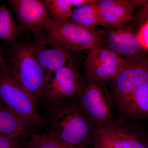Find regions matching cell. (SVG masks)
<instances>
[{
    "label": "cell",
    "mask_w": 148,
    "mask_h": 148,
    "mask_svg": "<svg viewBox=\"0 0 148 148\" xmlns=\"http://www.w3.org/2000/svg\"><path fill=\"white\" fill-rule=\"evenodd\" d=\"M64 101L53 108L51 118V129L48 133L57 140L85 146L90 139L92 125L76 102Z\"/></svg>",
    "instance_id": "obj_1"
},
{
    "label": "cell",
    "mask_w": 148,
    "mask_h": 148,
    "mask_svg": "<svg viewBox=\"0 0 148 148\" xmlns=\"http://www.w3.org/2000/svg\"><path fill=\"white\" fill-rule=\"evenodd\" d=\"M7 56L15 78L36 102L41 100L47 71L36 58L32 43L17 41L10 45Z\"/></svg>",
    "instance_id": "obj_2"
},
{
    "label": "cell",
    "mask_w": 148,
    "mask_h": 148,
    "mask_svg": "<svg viewBox=\"0 0 148 148\" xmlns=\"http://www.w3.org/2000/svg\"><path fill=\"white\" fill-rule=\"evenodd\" d=\"M0 102L18 114L30 127L39 128L44 125L36 101L15 78L5 61L0 66Z\"/></svg>",
    "instance_id": "obj_3"
},
{
    "label": "cell",
    "mask_w": 148,
    "mask_h": 148,
    "mask_svg": "<svg viewBox=\"0 0 148 148\" xmlns=\"http://www.w3.org/2000/svg\"><path fill=\"white\" fill-rule=\"evenodd\" d=\"M77 102L93 129L110 126L114 123L113 100L102 82H83Z\"/></svg>",
    "instance_id": "obj_4"
},
{
    "label": "cell",
    "mask_w": 148,
    "mask_h": 148,
    "mask_svg": "<svg viewBox=\"0 0 148 148\" xmlns=\"http://www.w3.org/2000/svg\"><path fill=\"white\" fill-rule=\"evenodd\" d=\"M44 32L67 50L76 51L101 47L104 31L51 18Z\"/></svg>",
    "instance_id": "obj_5"
},
{
    "label": "cell",
    "mask_w": 148,
    "mask_h": 148,
    "mask_svg": "<svg viewBox=\"0 0 148 148\" xmlns=\"http://www.w3.org/2000/svg\"><path fill=\"white\" fill-rule=\"evenodd\" d=\"M83 82L73 64L47 71L41 100L51 110L79 93Z\"/></svg>",
    "instance_id": "obj_6"
},
{
    "label": "cell",
    "mask_w": 148,
    "mask_h": 148,
    "mask_svg": "<svg viewBox=\"0 0 148 148\" xmlns=\"http://www.w3.org/2000/svg\"><path fill=\"white\" fill-rule=\"evenodd\" d=\"M126 61L127 59L105 48L91 49L85 58V79L91 82L113 80Z\"/></svg>",
    "instance_id": "obj_7"
},
{
    "label": "cell",
    "mask_w": 148,
    "mask_h": 148,
    "mask_svg": "<svg viewBox=\"0 0 148 148\" xmlns=\"http://www.w3.org/2000/svg\"><path fill=\"white\" fill-rule=\"evenodd\" d=\"M7 3L16 15L21 31L34 35L44 32L51 18L45 1L9 0Z\"/></svg>",
    "instance_id": "obj_8"
},
{
    "label": "cell",
    "mask_w": 148,
    "mask_h": 148,
    "mask_svg": "<svg viewBox=\"0 0 148 148\" xmlns=\"http://www.w3.org/2000/svg\"><path fill=\"white\" fill-rule=\"evenodd\" d=\"M32 50L39 63L46 71L57 70L73 64L67 50L45 32L34 35Z\"/></svg>",
    "instance_id": "obj_9"
},
{
    "label": "cell",
    "mask_w": 148,
    "mask_h": 148,
    "mask_svg": "<svg viewBox=\"0 0 148 148\" xmlns=\"http://www.w3.org/2000/svg\"><path fill=\"white\" fill-rule=\"evenodd\" d=\"M114 101L125 98L148 81V61L144 57L127 59L126 64L113 80Z\"/></svg>",
    "instance_id": "obj_10"
},
{
    "label": "cell",
    "mask_w": 148,
    "mask_h": 148,
    "mask_svg": "<svg viewBox=\"0 0 148 148\" xmlns=\"http://www.w3.org/2000/svg\"><path fill=\"white\" fill-rule=\"evenodd\" d=\"M147 0H99L97 2L101 26L105 29H116L132 21L136 10L147 3Z\"/></svg>",
    "instance_id": "obj_11"
},
{
    "label": "cell",
    "mask_w": 148,
    "mask_h": 148,
    "mask_svg": "<svg viewBox=\"0 0 148 148\" xmlns=\"http://www.w3.org/2000/svg\"><path fill=\"white\" fill-rule=\"evenodd\" d=\"M101 47L113 51L125 59L143 57L138 32L129 26L105 29Z\"/></svg>",
    "instance_id": "obj_12"
},
{
    "label": "cell",
    "mask_w": 148,
    "mask_h": 148,
    "mask_svg": "<svg viewBox=\"0 0 148 148\" xmlns=\"http://www.w3.org/2000/svg\"><path fill=\"white\" fill-rule=\"evenodd\" d=\"M105 128L117 148H148V139L145 132L132 121L118 120Z\"/></svg>",
    "instance_id": "obj_13"
},
{
    "label": "cell",
    "mask_w": 148,
    "mask_h": 148,
    "mask_svg": "<svg viewBox=\"0 0 148 148\" xmlns=\"http://www.w3.org/2000/svg\"><path fill=\"white\" fill-rule=\"evenodd\" d=\"M114 101L127 119L148 118V81L127 97Z\"/></svg>",
    "instance_id": "obj_14"
},
{
    "label": "cell",
    "mask_w": 148,
    "mask_h": 148,
    "mask_svg": "<svg viewBox=\"0 0 148 148\" xmlns=\"http://www.w3.org/2000/svg\"><path fill=\"white\" fill-rule=\"evenodd\" d=\"M32 134L31 127L21 116L0 102V135L20 136L25 139Z\"/></svg>",
    "instance_id": "obj_15"
},
{
    "label": "cell",
    "mask_w": 148,
    "mask_h": 148,
    "mask_svg": "<svg viewBox=\"0 0 148 148\" xmlns=\"http://www.w3.org/2000/svg\"><path fill=\"white\" fill-rule=\"evenodd\" d=\"M67 21L88 29H97L98 26H101L97 3L88 4L73 9L71 15Z\"/></svg>",
    "instance_id": "obj_16"
},
{
    "label": "cell",
    "mask_w": 148,
    "mask_h": 148,
    "mask_svg": "<svg viewBox=\"0 0 148 148\" xmlns=\"http://www.w3.org/2000/svg\"><path fill=\"white\" fill-rule=\"evenodd\" d=\"M21 31L9 10L5 5L0 6V38L12 44L18 41Z\"/></svg>",
    "instance_id": "obj_17"
},
{
    "label": "cell",
    "mask_w": 148,
    "mask_h": 148,
    "mask_svg": "<svg viewBox=\"0 0 148 148\" xmlns=\"http://www.w3.org/2000/svg\"><path fill=\"white\" fill-rule=\"evenodd\" d=\"M27 142V148H86L85 146L75 145L61 142L53 138L48 132L32 134Z\"/></svg>",
    "instance_id": "obj_18"
},
{
    "label": "cell",
    "mask_w": 148,
    "mask_h": 148,
    "mask_svg": "<svg viewBox=\"0 0 148 148\" xmlns=\"http://www.w3.org/2000/svg\"><path fill=\"white\" fill-rule=\"evenodd\" d=\"M49 14L56 21H67L73 9L68 0H45Z\"/></svg>",
    "instance_id": "obj_19"
},
{
    "label": "cell",
    "mask_w": 148,
    "mask_h": 148,
    "mask_svg": "<svg viewBox=\"0 0 148 148\" xmlns=\"http://www.w3.org/2000/svg\"><path fill=\"white\" fill-rule=\"evenodd\" d=\"M90 139L94 148H117L112 142L105 128L93 129Z\"/></svg>",
    "instance_id": "obj_20"
},
{
    "label": "cell",
    "mask_w": 148,
    "mask_h": 148,
    "mask_svg": "<svg viewBox=\"0 0 148 148\" xmlns=\"http://www.w3.org/2000/svg\"><path fill=\"white\" fill-rule=\"evenodd\" d=\"M27 143L26 139L21 136L0 135V148H23Z\"/></svg>",
    "instance_id": "obj_21"
},
{
    "label": "cell",
    "mask_w": 148,
    "mask_h": 148,
    "mask_svg": "<svg viewBox=\"0 0 148 148\" xmlns=\"http://www.w3.org/2000/svg\"><path fill=\"white\" fill-rule=\"evenodd\" d=\"M132 21L140 28L148 21V2L138 9Z\"/></svg>",
    "instance_id": "obj_22"
},
{
    "label": "cell",
    "mask_w": 148,
    "mask_h": 148,
    "mask_svg": "<svg viewBox=\"0 0 148 148\" xmlns=\"http://www.w3.org/2000/svg\"><path fill=\"white\" fill-rule=\"evenodd\" d=\"M138 35L142 46L148 49V21L140 27Z\"/></svg>",
    "instance_id": "obj_23"
},
{
    "label": "cell",
    "mask_w": 148,
    "mask_h": 148,
    "mask_svg": "<svg viewBox=\"0 0 148 148\" xmlns=\"http://www.w3.org/2000/svg\"><path fill=\"white\" fill-rule=\"evenodd\" d=\"M98 0H68V2L72 7L80 6L88 4L97 3Z\"/></svg>",
    "instance_id": "obj_24"
},
{
    "label": "cell",
    "mask_w": 148,
    "mask_h": 148,
    "mask_svg": "<svg viewBox=\"0 0 148 148\" xmlns=\"http://www.w3.org/2000/svg\"><path fill=\"white\" fill-rule=\"evenodd\" d=\"M5 61V60H4L3 57L2 50L0 47V66H1L2 64Z\"/></svg>",
    "instance_id": "obj_25"
}]
</instances>
